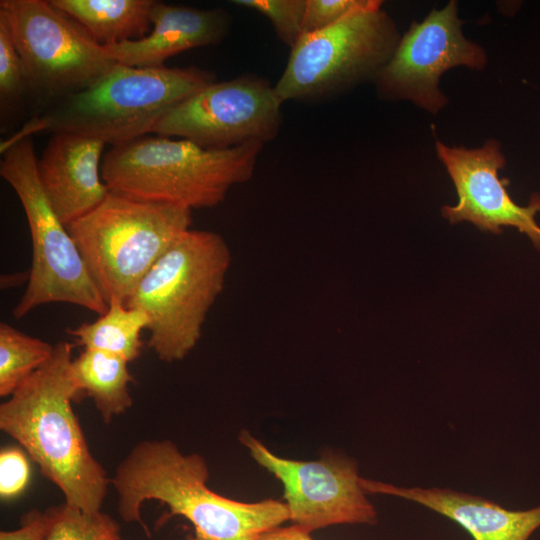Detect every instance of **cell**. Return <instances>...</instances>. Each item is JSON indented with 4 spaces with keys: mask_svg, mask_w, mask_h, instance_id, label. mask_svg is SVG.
<instances>
[{
    "mask_svg": "<svg viewBox=\"0 0 540 540\" xmlns=\"http://www.w3.org/2000/svg\"><path fill=\"white\" fill-rule=\"evenodd\" d=\"M209 470L203 456L184 454L170 440H144L118 465L111 484L118 494V513L128 523L140 524L146 500L169 508L160 519L182 516L201 540H255L260 534L289 521L285 502L266 499L241 502L207 486Z\"/></svg>",
    "mask_w": 540,
    "mask_h": 540,
    "instance_id": "cell-1",
    "label": "cell"
},
{
    "mask_svg": "<svg viewBox=\"0 0 540 540\" xmlns=\"http://www.w3.org/2000/svg\"><path fill=\"white\" fill-rule=\"evenodd\" d=\"M72 347L56 343L50 360L0 405V429L27 451L67 504L92 513L101 511L111 479L72 409L80 398L70 374Z\"/></svg>",
    "mask_w": 540,
    "mask_h": 540,
    "instance_id": "cell-2",
    "label": "cell"
},
{
    "mask_svg": "<svg viewBox=\"0 0 540 540\" xmlns=\"http://www.w3.org/2000/svg\"><path fill=\"white\" fill-rule=\"evenodd\" d=\"M215 81L212 72L194 66L115 63L86 88L32 116L1 142L0 151L40 132L79 134L119 146L151 133L171 108Z\"/></svg>",
    "mask_w": 540,
    "mask_h": 540,
    "instance_id": "cell-3",
    "label": "cell"
},
{
    "mask_svg": "<svg viewBox=\"0 0 540 540\" xmlns=\"http://www.w3.org/2000/svg\"><path fill=\"white\" fill-rule=\"evenodd\" d=\"M263 146L252 141L215 150L182 138L142 136L112 147L101 175L111 192L134 199L191 210L214 207L253 176Z\"/></svg>",
    "mask_w": 540,
    "mask_h": 540,
    "instance_id": "cell-4",
    "label": "cell"
},
{
    "mask_svg": "<svg viewBox=\"0 0 540 540\" xmlns=\"http://www.w3.org/2000/svg\"><path fill=\"white\" fill-rule=\"evenodd\" d=\"M230 264L220 234L190 228L139 281L125 305L148 315V345L161 361H180L195 348Z\"/></svg>",
    "mask_w": 540,
    "mask_h": 540,
    "instance_id": "cell-5",
    "label": "cell"
},
{
    "mask_svg": "<svg viewBox=\"0 0 540 540\" xmlns=\"http://www.w3.org/2000/svg\"><path fill=\"white\" fill-rule=\"evenodd\" d=\"M191 211L110 191L94 210L66 227L106 303H125L154 263L190 229Z\"/></svg>",
    "mask_w": 540,
    "mask_h": 540,
    "instance_id": "cell-6",
    "label": "cell"
},
{
    "mask_svg": "<svg viewBox=\"0 0 540 540\" xmlns=\"http://www.w3.org/2000/svg\"><path fill=\"white\" fill-rule=\"evenodd\" d=\"M1 154L0 175L22 204L33 250L29 280L12 311L14 318L21 319L41 305L56 302L71 303L103 315L108 304L41 186L31 137L10 144Z\"/></svg>",
    "mask_w": 540,
    "mask_h": 540,
    "instance_id": "cell-7",
    "label": "cell"
},
{
    "mask_svg": "<svg viewBox=\"0 0 540 540\" xmlns=\"http://www.w3.org/2000/svg\"><path fill=\"white\" fill-rule=\"evenodd\" d=\"M399 31L381 6L356 11L301 36L275 90L284 102L317 103L374 81L391 58Z\"/></svg>",
    "mask_w": 540,
    "mask_h": 540,
    "instance_id": "cell-8",
    "label": "cell"
},
{
    "mask_svg": "<svg viewBox=\"0 0 540 540\" xmlns=\"http://www.w3.org/2000/svg\"><path fill=\"white\" fill-rule=\"evenodd\" d=\"M0 19L23 62L36 114L86 88L116 63L50 0H1Z\"/></svg>",
    "mask_w": 540,
    "mask_h": 540,
    "instance_id": "cell-9",
    "label": "cell"
},
{
    "mask_svg": "<svg viewBox=\"0 0 540 540\" xmlns=\"http://www.w3.org/2000/svg\"><path fill=\"white\" fill-rule=\"evenodd\" d=\"M283 101L275 86L258 75L243 74L213 82L171 108L151 133L223 150L276 138Z\"/></svg>",
    "mask_w": 540,
    "mask_h": 540,
    "instance_id": "cell-10",
    "label": "cell"
},
{
    "mask_svg": "<svg viewBox=\"0 0 540 540\" xmlns=\"http://www.w3.org/2000/svg\"><path fill=\"white\" fill-rule=\"evenodd\" d=\"M239 441L281 482L292 524L309 533L341 524H376V509L360 485L353 459L333 451L311 461L282 458L247 430Z\"/></svg>",
    "mask_w": 540,
    "mask_h": 540,
    "instance_id": "cell-11",
    "label": "cell"
},
{
    "mask_svg": "<svg viewBox=\"0 0 540 540\" xmlns=\"http://www.w3.org/2000/svg\"><path fill=\"white\" fill-rule=\"evenodd\" d=\"M461 25L454 0L423 21L412 22L373 81L378 95L409 100L437 114L448 103L439 87L444 72L456 66L483 70L487 65L486 51L464 36Z\"/></svg>",
    "mask_w": 540,
    "mask_h": 540,
    "instance_id": "cell-12",
    "label": "cell"
},
{
    "mask_svg": "<svg viewBox=\"0 0 540 540\" xmlns=\"http://www.w3.org/2000/svg\"><path fill=\"white\" fill-rule=\"evenodd\" d=\"M435 148L459 199L455 206L442 208L445 218L451 223L468 221L493 233H500L502 227H515L540 250V226L535 218L540 212V194L533 195L528 206L512 200L507 181L498 177L506 163L498 141L489 139L480 148L468 149L437 140Z\"/></svg>",
    "mask_w": 540,
    "mask_h": 540,
    "instance_id": "cell-13",
    "label": "cell"
},
{
    "mask_svg": "<svg viewBox=\"0 0 540 540\" xmlns=\"http://www.w3.org/2000/svg\"><path fill=\"white\" fill-rule=\"evenodd\" d=\"M105 143L73 133H54L37 161L41 186L64 225L100 205L110 190L102 179Z\"/></svg>",
    "mask_w": 540,
    "mask_h": 540,
    "instance_id": "cell-14",
    "label": "cell"
},
{
    "mask_svg": "<svg viewBox=\"0 0 540 540\" xmlns=\"http://www.w3.org/2000/svg\"><path fill=\"white\" fill-rule=\"evenodd\" d=\"M152 30L144 38L104 46L116 63L143 68L165 66V61L193 48L219 44L227 36L231 19L221 8L197 9L155 1Z\"/></svg>",
    "mask_w": 540,
    "mask_h": 540,
    "instance_id": "cell-15",
    "label": "cell"
},
{
    "mask_svg": "<svg viewBox=\"0 0 540 540\" xmlns=\"http://www.w3.org/2000/svg\"><path fill=\"white\" fill-rule=\"evenodd\" d=\"M360 485L366 493L393 495L423 505L460 525L474 540H529L540 528V505L509 510L451 489L398 487L362 477Z\"/></svg>",
    "mask_w": 540,
    "mask_h": 540,
    "instance_id": "cell-16",
    "label": "cell"
},
{
    "mask_svg": "<svg viewBox=\"0 0 540 540\" xmlns=\"http://www.w3.org/2000/svg\"><path fill=\"white\" fill-rule=\"evenodd\" d=\"M103 46L146 37L155 0H50Z\"/></svg>",
    "mask_w": 540,
    "mask_h": 540,
    "instance_id": "cell-17",
    "label": "cell"
},
{
    "mask_svg": "<svg viewBox=\"0 0 540 540\" xmlns=\"http://www.w3.org/2000/svg\"><path fill=\"white\" fill-rule=\"evenodd\" d=\"M123 358L91 349H84L72 359L70 374L79 397L92 398L105 424L133 404L129 383L134 382Z\"/></svg>",
    "mask_w": 540,
    "mask_h": 540,
    "instance_id": "cell-18",
    "label": "cell"
},
{
    "mask_svg": "<svg viewBox=\"0 0 540 540\" xmlns=\"http://www.w3.org/2000/svg\"><path fill=\"white\" fill-rule=\"evenodd\" d=\"M149 325L150 319L144 311L112 299L98 319L69 328L67 333L84 349L110 353L131 362L141 354V333Z\"/></svg>",
    "mask_w": 540,
    "mask_h": 540,
    "instance_id": "cell-19",
    "label": "cell"
},
{
    "mask_svg": "<svg viewBox=\"0 0 540 540\" xmlns=\"http://www.w3.org/2000/svg\"><path fill=\"white\" fill-rule=\"evenodd\" d=\"M54 345L0 323V396H11L52 357Z\"/></svg>",
    "mask_w": 540,
    "mask_h": 540,
    "instance_id": "cell-20",
    "label": "cell"
},
{
    "mask_svg": "<svg viewBox=\"0 0 540 540\" xmlns=\"http://www.w3.org/2000/svg\"><path fill=\"white\" fill-rule=\"evenodd\" d=\"M50 527L44 540H119L120 526L110 515L84 512L66 502L46 510Z\"/></svg>",
    "mask_w": 540,
    "mask_h": 540,
    "instance_id": "cell-21",
    "label": "cell"
},
{
    "mask_svg": "<svg viewBox=\"0 0 540 540\" xmlns=\"http://www.w3.org/2000/svg\"><path fill=\"white\" fill-rule=\"evenodd\" d=\"M30 100V89L21 57L5 23L0 19V116L1 130Z\"/></svg>",
    "mask_w": 540,
    "mask_h": 540,
    "instance_id": "cell-22",
    "label": "cell"
},
{
    "mask_svg": "<svg viewBox=\"0 0 540 540\" xmlns=\"http://www.w3.org/2000/svg\"><path fill=\"white\" fill-rule=\"evenodd\" d=\"M307 0H234L241 6L265 16L282 43L290 49L302 36Z\"/></svg>",
    "mask_w": 540,
    "mask_h": 540,
    "instance_id": "cell-23",
    "label": "cell"
},
{
    "mask_svg": "<svg viewBox=\"0 0 540 540\" xmlns=\"http://www.w3.org/2000/svg\"><path fill=\"white\" fill-rule=\"evenodd\" d=\"M381 5L379 0H307L302 36L325 29L356 11Z\"/></svg>",
    "mask_w": 540,
    "mask_h": 540,
    "instance_id": "cell-24",
    "label": "cell"
},
{
    "mask_svg": "<svg viewBox=\"0 0 540 540\" xmlns=\"http://www.w3.org/2000/svg\"><path fill=\"white\" fill-rule=\"evenodd\" d=\"M30 480V466L24 452L18 447H5L0 452V497L11 500L18 497Z\"/></svg>",
    "mask_w": 540,
    "mask_h": 540,
    "instance_id": "cell-25",
    "label": "cell"
},
{
    "mask_svg": "<svg viewBox=\"0 0 540 540\" xmlns=\"http://www.w3.org/2000/svg\"><path fill=\"white\" fill-rule=\"evenodd\" d=\"M50 527V519L45 511L32 509L20 519V527L11 531H1L0 540H44Z\"/></svg>",
    "mask_w": 540,
    "mask_h": 540,
    "instance_id": "cell-26",
    "label": "cell"
},
{
    "mask_svg": "<svg viewBox=\"0 0 540 540\" xmlns=\"http://www.w3.org/2000/svg\"><path fill=\"white\" fill-rule=\"evenodd\" d=\"M255 540H314L311 533L292 524L277 526L260 534Z\"/></svg>",
    "mask_w": 540,
    "mask_h": 540,
    "instance_id": "cell-27",
    "label": "cell"
},
{
    "mask_svg": "<svg viewBox=\"0 0 540 540\" xmlns=\"http://www.w3.org/2000/svg\"><path fill=\"white\" fill-rule=\"evenodd\" d=\"M29 280V271L26 273H17L13 275H6L1 277V288H8L11 286H15L17 281L18 283H23L25 281L28 282Z\"/></svg>",
    "mask_w": 540,
    "mask_h": 540,
    "instance_id": "cell-28",
    "label": "cell"
},
{
    "mask_svg": "<svg viewBox=\"0 0 540 540\" xmlns=\"http://www.w3.org/2000/svg\"><path fill=\"white\" fill-rule=\"evenodd\" d=\"M182 540H201L199 539L197 536H195V534H187L184 536V538Z\"/></svg>",
    "mask_w": 540,
    "mask_h": 540,
    "instance_id": "cell-29",
    "label": "cell"
},
{
    "mask_svg": "<svg viewBox=\"0 0 540 540\" xmlns=\"http://www.w3.org/2000/svg\"><path fill=\"white\" fill-rule=\"evenodd\" d=\"M120 540V539H119Z\"/></svg>",
    "mask_w": 540,
    "mask_h": 540,
    "instance_id": "cell-30",
    "label": "cell"
}]
</instances>
